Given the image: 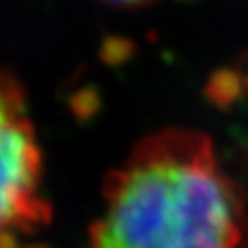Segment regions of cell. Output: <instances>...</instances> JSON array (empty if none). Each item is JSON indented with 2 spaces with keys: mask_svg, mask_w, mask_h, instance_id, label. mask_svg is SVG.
Listing matches in <instances>:
<instances>
[{
  "mask_svg": "<svg viewBox=\"0 0 248 248\" xmlns=\"http://www.w3.org/2000/svg\"><path fill=\"white\" fill-rule=\"evenodd\" d=\"M248 211L205 133L141 139L104 184L86 248H246Z\"/></svg>",
  "mask_w": 248,
  "mask_h": 248,
  "instance_id": "6da1fadb",
  "label": "cell"
},
{
  "mask_svg": "<svg viewBox=\"0 0 248 248\" xmlns=\"http://www.w3.org/2000/svg\"><path fill=\"white\" fill-rule=\"evenodd\" d=\"M0 155H2V248H16L22 234H30L49 221V205L41 196V151L31 119L26 111L24 90L10 75H2L0 90Z\"/></svg>",
  "mask_w": 248,
  "mask_h": 248,
  "instance_id": "7a4b0ae2",
  "label": "cell"
},
{
  "mask_svg": "<svg viewBox=\"0 0 248 248\" xmlns=\"http://www.w3.org/2000/svg\"><path fill=\"white\" fill-rule=\"evenodd\" d=\"M102 2H106L109 6H117V8H137V6L156 2V0H102Z\"/></svg>",
  "mask_w": 248,
  "mask_h": 248,
  "instance_id": "3957f363",
  "label": "cell"
}]
</instances>
